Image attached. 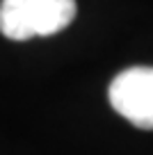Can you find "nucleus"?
<instances>
[{
	"label": "nucleus",
	"mask_w": 153,
	"mask_h": 155,
	"mask_svg": "<svg viewBox=\"0 0 153 155\" xmlns=\"http://www.w3.org/2000/svg\"><path fill=\"white\" fill-rule=\"evenodd\" d=\"M76 18V0H2L0 32L12 41L50 37Z\"/></svg>",
	"instance_id": "obj_1"
},
{
	"label": "nucleus",
	"mask_w": 153,
	"mask_h": 155,
	"mask_svg": "<svg viewBox=\"0 0 153 155\" xmlns=\"http://www.w3.org/2000/svg\"><path fill=\"white\" fill-rule=\"evenodd\" d=\"M110 105L142 130H153V66H133L110 82Z\"/></svg>",
	"instance_id": "obj_2"
}]
</instances>
